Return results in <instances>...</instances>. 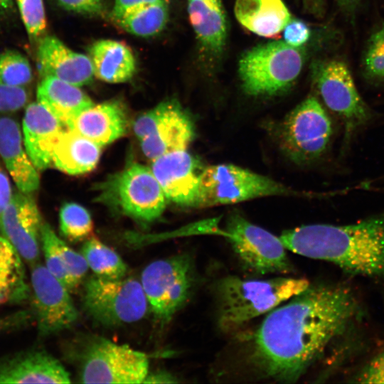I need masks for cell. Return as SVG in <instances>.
I'll use <instances>...</instances> for the list:
<instances>
[{"instance_id": "1", "label": "cell", "mask_w": 384, "mask_h": 384, "mask_svg": "<svg viewBox=\"0 0 384 384\" xmlns=\"http://www.w3.org/2000/svg\"><path fill=\"white\" fill-rule=\"evenodd\" d=\"M358 311L356 299L349 289L309 284L270 311L245 337L243 361L253 378L294 383L343 333Z\"/></svg>"}, {"instance_id": "2", "label": "cell", "mask_w": 384, "mask_h": 384, "mask_svg": "<svg viewBox=\"0 0 384 384\" xmlns=\"http://www.w3.org/2000/svg\"><path fill=\"white\" fill-rule=\"evenodd\" d=\"M279 238L298 255L330 262L354 274L384 277V215L346 225H303Z\"/></svg>"}, {"instance_id": "3", "label": "cell", "mask_w": 384, "mask_h": 384, "mask_svg": "<svg viewBox=\"0 0 384 384\" xmlns=\"http://www.w3.org/2000/svg\"><path fill=\"white\" fill-rule=\"evenodd\" d=\"M309 284L304 278L244 279L233 275L224 277L215 286L218 326L225 333L234 332L301 293Z\"/></svg>"}, {"instance_id": "4", "label": "cell", "mask_w": 384, "mask_h": 384, "mask_svg": "<svg viewBox=\"0 0 384 384\" xmlns=\"http://www.w3.org/2000/svg\"><path fill=\"white\" fill-rule=\"evenodd\" d=\"M303 48L274 41L247 50L238 63L245 92L252 96H272L287 90L302 69Z\"/></svg>"}, {"instance_id": "5", "label": "cell", "mask_w": 384, "mask_h": 384, "mask_svg": "<svg viewBox=\"0 0 384 384\" xmlns=\"http://www.w3.org/2000/svg\"><path fill=\"white\" fill-rule=\"evenodd\" d=\"M100 203L143 223L164 213L167 199L151 168L132 164L110 176L99 186Z\"/></svg>"}, {"instance_id": "6", "label": "cell", "mask_w": 384, "mask_h": 384, "mask_svg": "<svg viewBox=\"0 0 384 384\" xmlns=\"http://www.w3.org/2000/svg\"><path fill=\"white\" fill-rule=\"evenodd\" d=\"M83 304L89 315L105 326L139 321L149 307L141 282L134 278L110 279L96 274L85 283Z\"/></svg>"}, {"instance_id": "7", "label": "cell", "mask_w": 384, "mask_h": 384, "mask_svg": "<svg viewBox=\"0 0 384 384\" xmlns=\"http://www.w3.org/2000/svg\"><path fill=\"white\" fill-rule=\"evenodd\" d=\"M140 282L155 319L166 324L191 295L194 282L192 260L180 254L154 261L142 271Z\"/></svg>"}, {"instance_id": "8", "label": "cell", "mask_w": 384, "mask_h": 384, "mask_svg": "<svg viewBox=\"0 0 384 384\" xmlns=\"http://www.w3.org/2000/svg\"><path fill=\"white\" fill-rule=\"evenodd\" d=\"M293 191L268 177L233 164L203 169L197 208L237 203L250 199L292 194Z\"/></svg>"}, {"instance_id": "9", "label": "cell", "mask_w": 384, "mask_h": 384, "mask_svg": "<svg viewBox=\"0 0 384 384\" xmlns=\"http://www.w3.org/2000/svg\"><path fill=\"white\" fill-rule=\"evenodd\" d=\"M148 373L149 359L144 353L97 338L85 349L79 378L83 383H143Z\"/></svg>"}, {"instance_id": "10", "label": "cell", "mask_w": 384, "mask_h": 384, "mask_svg": "<svg viewBox=\"0 0 384 384\" xmlns=\"http://www.w3.org/2000/svg\"><path fill=\"white\" fill-rule=\"evenodd\" d=\"M331 135V122L319 100L313 96L291 111L280 129L284 151L299 164L320 157L325 152Z\"/></svg>"}, {"instance_id": "11", "label": "cell", "mask_w": 384, "mask_h": 384, "mask_svg": "<svg viewBox=\"0 0 384 384\" xmlns=\"http://www.w3.org/2000/svg\"><path fill=\"white\" fill-rule=\"evenodd\" d=\"M225 237L242 265L260 274H287L292 271L286 247L279 237L255 225L240 214H231Z\"/></svg>"}, {"instance_id": "12", "label": "cell", "mask_w": 384, "mask_h": 384, "mask_svg": "<svg viewBox=\"0 0 384 384\" xmlns=\"http://www.w3.org/2000/svg\"><path fill=\"white\" fill-rule=\"evenodd\" d=\"M314 79L324 104L343 121L346 137L368 122V109L343 62L331 60L319 63L314 70Z\"/></svg>"}, {"instance_id": "13", "label": "cell", "mask_w": 384, "mask_h": 384, "mask_svg": "<svg viewBox=\"0 0 384 384\" xmlns=\"http://www.w3.org/2000/svg\"><path fill=\"white\" fill-rule=\"evenodd\" d=\"M31 284L38 329L42 335L58 333L73 326L78 312L69 289L43 265H32Z\"/></svg>"}, {"instance_id": "14", "label": "cell", "mask_w": 384, "mask_h": 384, "mask_svg": "<svg viewBox=\"0 0 384 384\" xmlns=\"http://www.w3.org/2000/svg\"><path fill=\"white\" fill-rule=\"evenodd\" d=\"M29 194L17 192L0 214V232L30 265L38 262L43 223L35 201Z\"/></svg>"}, {"instance_id": "15", "label": "cell", "mask_w": 384, "mask_h": 384, "mask_svg": "<svg viewBox=\"0 0 384 384\" xmlns=\"http://www.w3.org/2000/svg\"><path fill=\"white\" fill-rule=\"evenodd\" d=\"M203 169L201 161L186 149L152 160L151 168L167 201L187 207L197 206Z\"/></svg>"}, {"instance_id": "16", "label": "cell", "mask_w": 384, "mask_h": 384, "mask_svg": "<svg viewBox=\"0 0 384 384\" xmlns=\"http://www.w3.org/2000/svg\"><path fill=\"white\" fill-rule=\"evenodd\" d=\"M159 105L161 115L154 129L140 140L144 154L151 160L187 149L195 135L190 115L177 100H166Z\"/></svg>"}, {"instance_id": "17", "label": "cell", "mask_w": 384, "mask_h": 384, "mask_svg": "<svg viewBox=\"0 0 384 384\" xmlns=\"http://www.w3.org/2000/svg\"><path fill=\"white\" fill-rule=\"evenodd\" d=\"M37 63L42 78L53 77L78 87L90 84L95 75L89 56L70 50L53 36L40 40Z\"/></svg>"}, {"instance_id": "18", "label": "cell", "mask_w": 384, "mask_h": 384, "mask_svg": "<svg viewBox=\"0 0 384 384\" xmlns=\"http://www.w3.org/2000/svg\"><path fill=\"white\" fill-rule=\"evenodd\" d=\"M63 364L43 351L21 353L0 361V383H70Z\"/></svg>"}, {"instance_id": "19", "label": "cell", "mask_w": 384, "mask_h": 384, "mask_svg": "<svg viewBox=\"0 0 384 384\" xmlns=\"http://www.w3.org/2000/svg\"><path fill=\"white\" fill-rule=\"evenodd\" d=\"M65 127L40 103L26 107L23 122V139L26 150L38 170L52 166L55 146Z\"/></svg>"}, {"instance_id": "20", "label": "cell", "mask_w": 384, "mask_h": 384, "mask_svg": "<svg viewBox=\"0 0 384 384\" xmlns=\"http://www.w3.org/2000/svg\"><path fill=\"white\" fill-rule=\"evenodd\" d=\"M128 120L122 104L109 100L82 112L68 126L101 147L122 137L127 132Z\"/></svg>"}, {"instance_id": "21", "label": "cell", "mask_w": 384, "mask_h": 384, "mask_svg": "<svg viewBox=\"0 0 384 384\" xmlns=\"http://www.w3.org/2000/svg\"><path fill=\"white\" fill-rule=\"evenodd\" d=\"M0 156L21 192L30 194L38 190V169L26 150L18 123L11 117H0Z\"/></svg>"}, {"instance_id": "22", "label": "cell", "mask_w": 384, "mask_h": 384, "mask_svg": "<svg viewBox=\"0 0 384 384\" xmlns=\"http://www.w3.org/2000/svg\"><path fill=\"white\" fill-rule=\"evenodd\" d=\"M37 100L65 128L94 105L78 86L53 77L42 78L37 88Z\"/></svg>"}, {"instance_id": "23", "label": "cell", "mask_w": 384, "mask_h": 384, "mask_svg": "<svg viewBox=\"0 0 384 384\" xmlns=\"http://www.w3.org/2000/svg\"><path fill=\"white\" fill-rule=\"evenodd\" d=\"M234 12L243 27L264 37L279 33L292 19L282 0H236Z\"/></svg>"}, {"instance_id": "24", "label": "cell", "mask_w": 384, "mask_h": 384, "mask_svg": "<svg viewBox=\"0 0 384 384\" xmlns=\"http://www.w3.org/2000/svg\"><path fill=\"white\" fill-rule=\"evenodd\" d=\"M94 75L98 79L119 83L130 80L136 71V60L132 50L122 42L103 39L89 48Z\"/></svg>"}, {"instance_id": "25", "label": "cell", "mask_w": 384, "mask_h": 384, "mask_svg": "<svg viewBox=\"0 0 384 384\" xmlns=\"http://www.w3.org/2000/svg\"><path fill=\"white\" fill-rule=\"evenodd\" d=\"M100 154V146L66 128L53 149L52 166L70 175L83 174L95 168Z\"/></svg>"}, {"instance_id": "26", "label": "cell", "mask_w": 384, "mask_h": 384, "mask_svg": "<svg viewBox=\"0 0 384 384\" xmlns=\"http://www.w3.org/2000/svg\"><path fill=\"white\" fill-rule=\"evenodd\" d=\"M188 14L198 40L208 51L219 53L227 38V21L220 0H188Z\"/></svg>"}, {"instance_id": "27", "label": "cell", "mask_w": 384, "mask_h": 384, "mask_svg": "<svg viewBox=\"0 0 384 384\" xmlns=\"http://www.w3.org/2000/svg\"><path fill=\"white\" fill-rule=\"evenodd\" d=\"M23 260L14 247L0 236V304L22 302L28 298L31 289Z\"/></svg>"}, {"instance_id": "28", "label": "cell", "mask_w": 384, "mask_h": 384, "mask_svg": "<svg viewBox=\"0 0 384 384\" xmlns=\"http://www.w3.org/2000/svg\"><path fill=\"white\" fill-rule=\"evenodd\" d=\"M168 17V4L163 0L135 9L117 22L122 28L131 34L149 37L164 29Z\"/></svg>"}, {"instance_id": "29", "label": "cell", "mask_w": 384, "mask_h": 384, "mask_svg": "<svg viewBox=\"0 0 384 384\" xmlns=\"http://www.w3.org/2000/svg\"><path fill=\"white\" fill-rule=\"evenodd\" d=\"M81 253L95 274L110 279L122 278L127 267L120 256L96 238H91L82 245Z\"/></svg>"}, {"instance_id": "30", "label": "cell", "mask_w": 384, "mask_h": 384, "mask_svg": "<svg viewBox=\"0 0 384 384\" xmlns=\"http://www.w3.org/2000/svg\"><path fill=\"white\" fill-rule=\"evenodd\" d=\"M61 233L70 241H80L89 236L93 223L89 211L75 203H66L59 212Z\"/></svg>"}, {"instance_id": "31", "label": "cell", "mask_w": 384, "mask_h": 384, "mask_svg": "<svg viewBox=\"0 0 384 384\" xmlns=\"http://www.w3.org/2000/svg\"><path fill=\"white\" fill-rule=\"evenodd\" d=\"M32 79V69L24 55L13 50H7L0 54V82L9 86L25 87Z\"/></svg>"}, {"instance_id": "32", "label": "cell", "mask_w": 384, "mask_h": 384, "mask_svg": "<svg viewBox=\"0 0 384 384\" xmlns=\"http://www.w3.org/2000/svg\"><path fill=\"white\" fill-rule=\"evenodd\" d=\"M59 237L47 223H43L41 228V247L48 270L60 281L70 291L72 284L65 267L58 247Z\"/></svg>"}, {"instance_id": "33", "label": "cell", "mask_w": 384, "mask_h": 384, "mask_svg": "<svg viewBox=\"0 0 384 384\" xmlns=\"http://www.w3.org/2000/svg\"><path fill=\"white\" fill-rule=\"evenodd\" d=\"M21 17L31 41L40 38L46 29L43 0H16Z\"/></svg>"}, {"instance_id": "34", "label": "cell", "mask_w": 384, "mask_h": 384, "mask_svg": "<svg viewBox=\"0 0 384 384\" xmlns=\"http://www.w3.org/2000/svg\"><path fill=\"white\" fill-rule=\"evenodd\" d=\"M58 247L71 282L72 289H74L79 286L85 277L89 266L82 253L73 250L60 238Z\"/></svg>"}, {"instance_id": "35", "label": "cell", "mask_w": 384, "mask_h": 384, "mask_svg": "<svg viewBox=\"0 0 384 384\" xmlns=\"http://www.w3.org/2000/svg\"><path fill=\"white\" fill-rule=\"evenodd\" d=\"M365 66L371 77L384 79V27L370 38L365 56Z\"/></svg>"}, {"instance_id": "36", "label": "cell", "mask_w": 384, "mask_h": 384, "mask_svg": "<svg viewBox=\"0 0 384 384\" xmlns=\"http://www.w3.org/2000/svg\"><path fill=\"white\" fill-rule=\"evenodd\" d=\"M28 99L25 87H12L0 82V112L18 110L25 106Z\"/></svg>"}, {"instance_id": "37", "label": "cell", "mask_w": 384, "mask_h": 384, "mask_svg": "<svg viewBox=\"0 0 384 384\" xmlns=\"http://www.w3.org/2000/svg\"><path fill=\"white\" fill-rule=\"evenodd\" d=\"M355 380L360 383L384 384V348L363 366Z\"/></svg>"}, {"instance_id": "38", "label": "cell", "mask_w": 384, "mask_h": 384, "mask_svg": "<svg viewBox=\"0 0 384 384\" xmlns=\"http://www.w3.org/2000/svg\"><path fill=\"white\" fill-rule=\"evenodd\" d=\"M283 31L284 41L294 47H302L311 34L309 26L299 19H291Z\"/></svg>"}, {"instance_id": "39", "label": "cell", "mask_w": 384, "mask_h": 384, "mask_svg": "<svg viewBox=\"0 0 384 384\" xmlns=\"http://www.w3.org/2000/svg\"><path fill=\"white\" fill-rule=\"evenodd\" d=\"M64 9L87 16L100 15L104 10V0H57Z\"/></svg>"}, {"instance_id": "40", "label": "cell", "mask_w": 384, "mask_h": 384, "mask_svg": "<svg viewBox=\"0 0 384 384\" xmlns=\"http://www.w3.org/2000/svg\"><path fill=\"white\" fill-rule=\"evenodd\" d=\"M163 0H115L112 11L114 20L118 21L126 14L142 6L157 3Z\"/></svg>"}, {"instance_id": "41", "label": "cell", "mask_w": 384, "mask_h": 384, "mask_svg": "<svg viewBox=\"0 0 384 384\" xmlns=\"http://www.w3.org/2000/svg\"><path fill=\"white\" fill-rule=\"evenodd\" d=\"M12 195L9 179L0 167V214L9 204Z\"/></svg>"}, {"instance_id": "42", "label": "cell", "mask_w": 384, "mask_h": 384, "mask_svg": "<svg viewBox=\"0 0 384 384\" xmlns=\"http://www.w3.org/2000/svg\"><path fill=\"white\" fill-rule=\"evenodd\" d=\"M178 382V380L174 375L161 370L148 373L143 383H174Z\"/></svg>"}, {"instance_id": "43", "label": "cell", "mask_w": 384, "mask_h": 384, "mask_svg": "<svg viewBox=\"0 0 384 384\" xmlns=\"http://www.w3.org/2000/svg\"><path fill=\"white\" fill-rule=\"evenodd\" d=\"M14 4V0H0V12L10 9Z\"/></svg>"}, {"instance_id": "44", "label": "cell", "mask_w": 384, "mask_h": 384, "mask_svg": "<svg viewBox=\"0 0 384 384\" xmlns=\"http://www.w3.org/2000/svg\"><path fill=\"white\" fill-rule=\"evenodd\" d=\"M338 3L344 8H351L354 6L359 0H337Z\"/></svg>"}, {"instance_id": "45", "label": "cell", "mask_w": 384, "mask_h": 384, "mask_svg": "<svg viewBox=\"0 0 384 384\" xmlns=\"http://www.w3.org/2000/svg\"><path fill=\"white\" fill-rule=\"evenodd\" d=\"M307 1H317V0H307Z\"/></svg>"}]
</instances>
